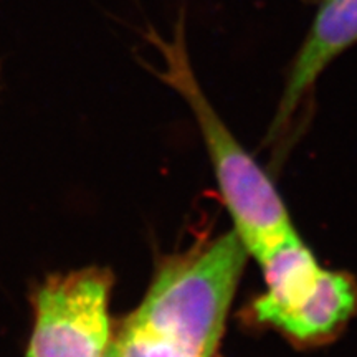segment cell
I'll return each mask as SVG.
<instances>
[{"instance_id":"obj_7","label":"cell","mask_w":357,"mask_h":357,"mask_svg":"<svg viewBox=\"0 0 357 357\" xmlns=\"http://www.w3.org/2000/svg\"><path fill=\"white\" fill-rule=\"evenodd\" d=\"M101 357H118V347H116V341L113 339V342H111L108 349H106L105 354H102Z\"/></svg>"},{"instance_id":"obj_3","label":"cell","mask_w":357,"mask_h":357,"mask_svg":"<svg viewBox=\"0 0 357 357\" xmlns=\"http://www.w3.org/2000/svg\"><path fill=\"white\" fill-rule=\"evenodd\" d=\"M114 276L86 266L52 275L33 294V331L25 357H101L113 342Z\"/></svg>"},{"instance_id":"obj_1","label":"cell","mask_w":357,"mask_h":357,"mask_svg":"<svg viewBox=\"0 0 357 357\" xmlns=\"http://www.w3.org/2000/svg\"><path fill=\"white\" fill-rule=\"evenodd\" d=\"M247 257L234 230L169 257L126 323L199 357H215Z\"/></svg>"},{"instance_id":"obj_6","label":"cell","mask_w":357,"mask_h":357,"mask_svg":"<svg viewBox=\"0 0 357 357\" xmlns=\"http://www.w3.org/2000/svg\"><path fill=\"white\" fill-rule=\"evenodd\" d=\"M118 357H199L124 321L114 339Z\"/></svg>"},{"instance_id":"obj_2","label":"cell","mask_w":357,"mask_h":357,"mask_svg":"<svg viewBox=\"0 0 357 357\" xmlns=\"http://www.w3.org/2000/svg\"><path fill=\"white\" fill-rule=\"evenodd\" d=\"M151 40L162 52L166 61V68L159 71L158 77L189 102L207 147L222 197L234 218V231L248 255L258 261L268 252L298 235L287 207L273 182L240 146L205 98L187 56L182 17L172 42L158 35Z\"/></svg>"},{"instance_id":"obj_4","label":"cell","mask_w":357,"mask_h":357,"mask_svg":"<svg viewBox=\"0 0 357 357\" xmlns=\"http://www.w3.org/2000/svg\"><path fill=\"white\" fill-rule=\"evenodd\" d=\"M354 43H357V0H323L300 52L294 56L271 134L289 121L326 66Z\"/></svg>"},{"instance_id":"obj_5","label":"cell","mask_w":357,"mask_h":357,"mask_svg":"<svg viewBox=\"0 0 357 357\" xmlns=\"http://www.w3.org/2000/svg\"><path fill=\"white\" fill-rule=\"evenodd\" d=\"M357 314V280L346 271L323 268L300 300L273 312L261 324L300 344H316L341 331Z\"/></svg>"}]
</instances>
